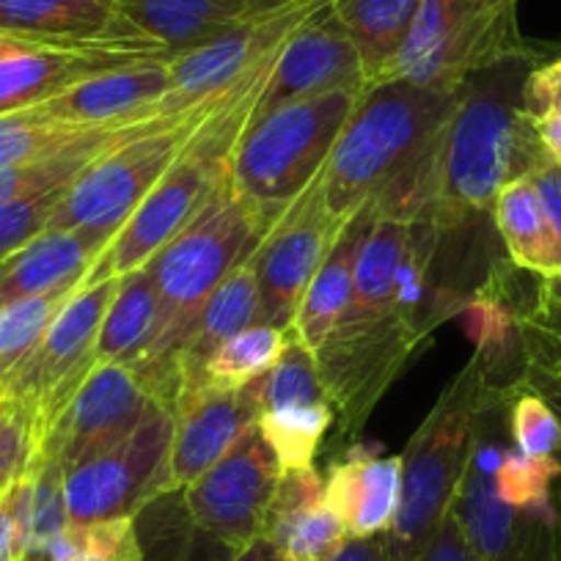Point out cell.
<instances>
[{
  "mask_svg": "<svg viewBox=\"0 0 561 561\" xmlns=\"http://www.w3.org/2000/svg\"><path fill=\"white\" fill-rule=\"evenodd\" d=\"M457 91L371 80L344 122L322 169L325 204L347 224L380 202L397 213L427 209V171Z\"/></svg>",
  "mask_w": 561,
  "mask_h": 561,
  "instance_id": "1",
  "label": "cell"
},
{
  "mask_svg": "<svg viewBox=\"0 0 561 561\" xmlns=\"http://www.w3.org/2000/svg\"><path fill=\"white\" fill-rule=\"evenodd\" d=\"M537 61L539 56L510 58L457 89L427 171V209L440 234L493 215L501 187L545 160L523 111V83Z\"/></svg>",
  "mask_w": 561,
  "mask_h": 561,
  "instance_id": "2",
  "label": "cell"
},
{
  "mask_svg": "<svg viewBox=\"0 0 561 561\" xmlns=\"http://www.w3.org/2000/svg\"><path fill=\"white\" fill-rule=\"evenodd\" d=\"M270 220L234 191L231 174L213 191L191 224L152 259L160 295L158 333L133 364L135 375L152 391V397L174 404L180 391L182 347L196 328L198 314L220 280L251 253L259 251Z\"/></svg>",
  "mask_w": 561,
  "mask_h": 561,
  "instance_id": "3",
  "label": "cell"
},
{
  "mask_svg": "<svg viewBox=\"0 0 561 561\" xmlns=\"http://www.w3.org/2000/svg\"><path fill=\"white\" fill-rule=\"evenodd\" d=\"M510 388L495 386L482 358L473 353L440 391L438 402L399 455L402 499L397 520L386 534L391 561H415L427 548L460 493L484 408Z\"/></svg>",
  "mask_w": 561,
  "mask_h": 561,
  "instance_id": "4",
  "label": "cell"
},
{
  "mask_svg": "<svg viewBox=\"0 0 561 561\" xmlns=\"http://www.w3.org/2000/svg\"><path fill=\"white\" fill-rule=\"evenodd\" d=\"M364 89H333L251 118L231 152L234 191L270 224L320 176Z\"/></svg>",
  "mask_w": 561,
  "mask_h": 561,
  "instance_id": "5",
  "label": "cell"
},
{
  "mask_svg": "<svg viewBox=\"0 0 561 561\" xmlns=\"http://www.w3.org/2000/svg\"><path fill=\"white\" fill-rule=\"evenodd\" d=\"M224 96H215L182 116L160 118L105 149L69 182L47 229L78 231L105 248L149 191L163 180L165 171L191 147V140Z\"/></svg>",
  "mask_w": 561,
  "mask_h": 561,
  "instance_id": "6",
  "label": "cell"
},
{
  "mask_svg": "<svg viewBox=\"0 0 561 561\" xmlns=\"http://www.w3.org/2000/svg\"><path fill=\"white\" fill-rule=\"evenodd\" d=\"M539 56L517 28L510 0H421L402 47L377 80L457 91L471 75L510 58Z\"/></svg>",
  "mask_w": 561,
  "mask_h": 561,
  "instance_id": "7",
  "label": "cell"
},
{
  "mask_svg": "<svg viewBox=\"0 0 561 561\" xmlns=\"http://www.w3.org/2000/svg\"><path fill=\"white\" fill-rule=\"evenodd\" d=\"M438 325L433 317L393 311L360 325L333 328L317 350V364L344 446L355 444L382 393Z\"/></svg>",
  "mask_w": 561,
  "mask_h": 561,
  "instance_id": "8",
  "label": "cell"
},
{
  "mask_svg": "<svg viewBox=\"0 0 561 561\" xmlns=\"http://www.w3.org/2000/svg\"><path fill=\"white\" fill-rule=\"evenodd\" d=\"M510 397L512 388L490 402L479 419L455 512L479 561H561V495L542 504L510 506L495 493L493 473L504 449L490 440V430Z\"/></svg>",
  "mask_w": 561,
  "mask_h": 561,
  "instance_id": "9",
  "label": "cell"
},
{
  "mask_svg": "<svg viewBox=\"0 0 561 561\" xmlns=\"http://www.w3.org/2000/svg\"><path fill=\"white\" fill-rule=\"evenodd\" d=\"M209 118V116H207ZM231 163V149L207 129V122L191 140L182 158L163 174V180L138 204L127 224L113 234L91 264L85 280L122 278L152 262L193 215L207 204Z\"/></svg>",
  "mask_w": 561,
  "mask_h": 561,
  "instance_id": "10",
  "label": "cell"
},
{
  "mask_svg": "<svg viewBox=\"0 0 561 561\" xmlns=\"http://www.w3.org/2000/svg\"><path fill=\"white\" fill-rule=\"evenodd\" d=\"M118 284L122 278H80L34 353L14 369L9 380L0 382L12 402L28 413L34 438L61 413L94 366L96 333L116 298Z\"/></svg>",
  "mask_w": 561,
  "mask_h": 561,
  "instance_id": "11",
  "label": "cell"
},
{
  "mask_svg": "<svg viewBox=\"0 0 561 561\" xmlns=\"http://www.w3.org/2000/svg\"><path fill=\"white\" fill-rule=\"evenodd\" d=\"M331 3L333 0H289L245 18L196 50L171 58V89L147 107V116L152 122L182 116L215 96H224L275 61L289 36Z\"/></svg>",
  "mask_w": 561,
  "mask_h": 561,
  "instance_id": "12",
  "label": "cell"
},
{
  "mask_svg": "<svg viewBox=\"0 0 561 561\" xmlns=\"http://www.w3.org/2000/svg\"><path fill=\"white\" fill-rule=\"evenodd\" d=\"M174 438V404L154 399L138 427L100 457L64 473L69 526L135 517L165 493V468Z\"/></svg>",
  "mask_w": 561,
  "mask_h": 561,
  "instance_id": "13",
  "label": "cell"
},
{
  "mask_svg": "<svg viewBox=\"0 0 561 561\" xmlns=\"http://www.w3.org/2000/svg\"><path fill=\"white\" fill-rule=\"evenodd\" d=\"M344 220L328 209L322 171L264 234L256 251L259 311L256 325L293 328L298 306L331 251Z\"/></svg>",
  "mask_w": 561,
  "mask_h": 561,
  "instance_id": "14",
  "label": "cell"
},
{
  "mask_svg": "<svg viewBox=\"0 0 561 561\" xmlns=\"http://www.w3.org/2000/svg\"><path fill=\"white\" fill-rule=\"evenodd\" d=\"M154 399L133 366L94 360L61 413L34 438V451L61 462L67 473L122 444L144 421Z\"/></svg>",
  "mask_w": 561,
  "mask_h": 561,
  "instance_id": "15",
  "label": "cell"
},
{
  "mask_svg": "<svg viewBox=\"0 0 561 561\" xmlns=\"http://www.w3.org/2000/svg\"><path fill=\"white\" fill-rule=\"evenodd\" d=\"M278 473L273 449L253 424L213 468L182 490V501L198 528L242 548L262 537Z\"/></svg>",
  "mask_w": 561,
  "mask_h": 561,
  "instance_id": "16",
  "label": "cell"
},
{
  "mask_svg": "<svg viewBox=\"0 0 561 561\" xmlns=\"http://www.w3.org/2000/svg\"><path fill=\"white\" fill-rule=\"evenodd\" d=\"M259 404L251 388L187 382L174 397V438L165 468V493L185 490L213 468L256 424Z\"/></svg>",
  "mask_w": 561,
  "mask_h": 561,
  "instance_id": "17",
  "label": "cell"
},
{
  "mask_svg": "<svg viewBox=\"0 0 561 561\" xmlns=\"http://www.w3.org/2000/svg\"><path fill=\"white\" fill-rule=\"evenodd\" d=\"M333 89H366V72L353 39L328 7L280 47L253 107V118L293 100Z\"/></svg>",
  "mask_w": 561,
  "mask_h": 561,
  "instance_id": "18",
  "label": "cell"
},
{
  "mask_svg": "<svg viewBox=\"0 0 561 561\" xmlns=\"http://www.w3.org/2000/svg\"><path fill=\"white\" fill-rule=\"evenodd\" d=\"M174 58L158 42H122V45H80V47H31L0 58V116L25 111L75 83L124 64Z\"/></svg>",
  "mask_w": 561,
  "mask_h": 561,
  "instance_id": "19",
  "label": "cell"
},
{
  "mask_svg": "<svg viewBox=\"0 0 561 561\" xmlns=\"http://www.w3.org/2000/svg\"><path fill=\"white\" fill-rule=\"evenodd\" d=\"M169 89L171 58H149L80 80L72 89L34 105V111L47 122L80 129L152 122L147 107Z\"/></svg>",
  "mask_w": 561,
  "mask_h": 561,
  "instance_id": "20",
  "label": "cell"
},
{
  "mask_svg": "<svg viewBox=\"0 0 561 561\" xmlns=\"http://www.w3.org/2000/svg\"><path fill=\"white\" fill-rule=\"evenodd\" d=\"M325 501L342 520L347 539L382 537L393 526L402 499V457L382 455L375 444H350L328 462Z\"/></svg>",
  "mask_w": 561,
  "mask_h": 561,
  "instance_id": "21",
  "label": "cell"
},
{
  "mask_svg": "<svg viewBox=\"0 0 561 561\" xmlns=\"http://www.w3.org/2000/svg\"><path fill=\"white\" fill-rule=\"evenodd\" d=\"M0 34L58 47L154 42L124 18L118 0H0Z\"/></svg>",
  "mask_w": 561,
  "mask_h": 561,
  "instance_id": "22",
  "label": "cell"
},
{
  "mask_svg": "<svg viewBox=\"0 0 561 561\" xmlns=\"http://www.w3.org/2000/svg\"><path fill=\"white\" fill-rule=\"evenodd\" d=\"M262 537L273 542L280 561H328L344 542L342 520L325 501V479L309 468L278 473Z\"/></svg>",
  "mask_w": 561,
  "mask_h": 561,
  "instance_id": "23",
  "label": "cell"
},
{
  "mask_svg": "<svg viewBox=\"0 0 561 561\" xmlns=\"http://www.w3.org/2000/svg\"><path fill=\"white\" fill-rule=\"evenodd\" d=\"M100 253V242L78 231H42L0 264V309L34 295L75 287Z\"/></svg>",
  "mask_w": 561,
  "mask_h": 561,
  "instance_id": "24",
  "label": "cell"
},
{
  "mask_svg": "<svg viewBox=\"0 0 561 561\" xmlns=\"http://www.w3.org/2000/svg\"><path fill=\"white\" fill-rule=\"evenodd\" d=\"M375 202L360 207L347 224L342 226L339 237L333 240L331 251L322 259L320 270L311 278L309 289H306L304 300L295 314L293 331L306 342V347L317 350L322 347L336 322L342 320L347 311L350 298H353V278H355V259H358L360 240H364L366 229H369L371 218H375Z\"/></svg>",
  "mask_w": 561,
  "mask_h": 561,
  "instance_id": "25",
  "label": "cell"
},
{
  "mask_svg": "<svg viewBox=\"0 0 561 561\" xmlns=\"http://www.w3.org/2000/svg\"><path fill=\"white\" fill-rule=\"evenodd\" d=\"M118 7L140 34L163 45L174 58L259 14L226 0H118Z\"/></svg>",
  "mask_w": 561,
  "mask_h": 561,
  "instance_id": "26",
  "label": "cell"
},
{
  "mask_svg": "<svg viewBox=\"0 0 561 561\" xmlns=\"http://www.w3.org/2000/svg\"><path fill=\"white\" fill-rule=\"evenodd\" d=\"M256 311L259 270L256 253H251L220 280V287L209 295L207 306L198 314L196 328H193L191 339H187V344L180 353V360H176L180 386L202 375L204 364L213 358V353L220 344H226L231 336L245 331V328L256 325Z\"/></svg>",
  "mask_w": 561,
  "mask_h": 561,
  "instance_id": "27",
  "label": "cell"
},
{
  "mask_svg": "<svg viewBox=\"0 0 561 561\" xmlns=\"http://www.w3.org/2000/svg\"><path fill=\"white\" fill-rule=\"evenodd\" d=\"M493 220L515 267L539 278L561 275V248L528 176L501 187L493 204Z\"/></svg>",
  "mask_w": 561,
  "mask_h": 561,
  "instance_id": "28",
  "label": "cell"
},
{
  "mask_svg": "<svg viewBox=\"0 0 561 561\" xmlns=\"http://www.w3.org/2000/svg\"><path fill=\"white\" fill-rule=\"evenodd\" d=\"M160 295L152 262L122 275L118 293L96 333L94 360L133 366L158 333Z\"/></svg>",
  "mask_w": 561,
  "mask_h": 561,
  "instance_id": "29",
  "label": "cell"
},
{
  "mask_svg": "<svg viewBox=\"0 0 561 561\" xmlns=\"http://www.w3.org/2000/svg\"><path fill=\"white\" fill-rule=\"evenodd\" d=\"M144 561H231L237 548L191 520L182 490L158 495L135 515Z\"/></svg>",
  "mask_w": 561,
  "mask_h": 561,
  "instance_id": "30",
  "label": "cell"
},
{
  "mask_svg": "<svg viewBox=\"0 0 561 561\" xmlns=\"http://www.w3.org/2000/svg\"><path fill=\"white\" fill-rule=\"evenodd\" d=\"M419 7L421 0H333L331 12L358 50L366 83L393 61Z\"/></svg>",
  "mask_w": 561,
  "mask_h": 561,
  "instance_id": "31",
  "label": "cell"
},
{
  "mask_svg": "<svg viewBox=\"0 0 561 561\" xmlns=\"http://www.w3.org/2000/svg\"><path fill=\"white\" fill-rule=\"evenodd\" d=\"M333 419L336 413L331 402L295 404V408L264 410L259 413L256 427L273 449L280 471H289V468L314 466Z\"/></svg>",
  "mask_w": 561,
  "mask_h": 561,
  "instance_id": "32",
  "label": "cell"
},
{
  "mask_svg": "<svg viewBox=\"0 0 561 561\" xmlns=\"http://www.w3.org/2000/svg\"><path fill=\"white\" fill-rule=\"evenodd\" d=\"M289 339V328L251 325L220 344L213 358L204 364L202 375L191 382H213L220 388H245L248 382L259 380L273 369L278 355L284 353ZM187 386V382H182Z\"/></svg>",
  "mask_w": 561,
  "mask_h": 561,
  "instance_id": "33",
  "label": "cell"
},
{
  "mask_svg": "<svg viewBox=\"0 0 561 561\" xmlns=\"http://www.w3.org/2000/svg\"><path fill=\"white\" fill-rule=\"evenodd\" d=\"M253 399L259 404V413L264 410L278 408H295V404H317L331 402L322 382L320 364H317V353L306 347L304 339L289 328V339L284 353L273 364L267 375L259 380L248 382Z\"/></svg>",
  "mask_w": 561,
  "mask_h": 561,
  "instance_id": "34",
  "label": "cell"
},
{
  "mask_svg": "<svg viewBox=\"0 0 561 561\" xmlns=\"http://www.w3.org/2000/svg\"><path fill=\"white\" fill-rule=\"evenodd\" d=\"M75 287L53 289V293L23 298L0 309V382L9 380L14 369L34 353L56 311L61 309Z\"/></svg>",
  "mask_w": 561,
  "mask_h": 561,
  "instance_id": "35",
  "label": "cell"
},
{
  "mask_svg": "<svg viewBox=\"0 0 561 561\" xmlns=\"http://www.w3.org/2000/svg\"><path fill=\"white\" fill-rule=\"evenodd\" d=\"M94 129H80L69 127V124L47 122V118H42L34 107L0 116V171L61 152L69 144L85 138V135L94 133Z\"/></svg>",
  "mask_w": 561,
  "mask_h": 561,
  "instance_id": "36",
  "label": "cell"
},
{
  "mask_svg": "<svg viewBox=\"0 0 561 561\" xmlns=\"http://www.w3.org/2000/svg\"><path fill=\"white\" fill-rule=\"evenodd\" d=\"M50 561H144L135 517L69 526L53 548Z\"/></svg>",
  "mask_w": 561,
  "mask_h": 561,
  "instance_id": "37",
  "label": "cell"
},
{
  "mask_svg": "<svg viewBox=\"0 0 561 561\" xmlns=\"http://www.w3.org/2000/svg\"><path fill=\"white\" fill-rule=\"evenodd\" d=\"M506 424H510L512 446L523 457H559L561 451V421L548 402L517 380L506 404Z\"/></svg>",
  "mask_w": 561,
  "mask_h": 561,
  "instance_id": "38",
  "label": "cell"
},
{
  "mask_svg": "<svg viewBox=\"0 0 561 561\" xmlns=\"http://www.w3.org/2000/svg\"><path fill=\"white\" fill-rule=\"evenodd\" d=\"M559 477L561 462L556 457H523L520 451L504 449L493 484L499 499L510 506H531L553 499Z\"/></svg>",
  "mask_w": 561,
  "mask_h": 561,
  "instance_id": "39",
  "label": "cell"
},
{
  "mask_svg": "<svg viewBox=\"0 0 561 561\" xmlns=\"http://www.w3.org/2000/svg\"><path fill=\"white\" fill-rule=\"evenodd\" d=\"M64 191L67 187H56V191L31 193V196H20L14 202L0 204V264L9 256L28 245L31 240L47 231L53 213L61 204Z\"/></svg>",
  "mask_w": 561,
  "mask_h": 561,
  "instance_id": "40",
  "label": "cell"
},
{
  "mask_svg": "<svg viewBox=\"0 0 561 561\" xmlns=\"http://www.w3.org/2000/svg\"><path fill=\"white\" fill-rule=\"evenodd\" d=\"M34 451V430L23 408L7 402L0 408V490L25 468Z\"/></svg>",
  "mask_w": 561,
  "mask_h": 561,
  "instance_id": "41",
  "label": "cell"
},
{
  "mask_svg": "<svg viewBox=\"0 0 561 561\" xmlns=\"http://www.w3.org/2000/svg\"><path fill=\"white\" fill-rule=\"evenodd\" d=\"M523 111L528 118L561 113V56L537 64L523 83Z\"/></svg>",
  "mask_w": 561,
  "mask_h": 561,
  "instance_id": "42",
  "label": "cell"
},
{
  "mask_svg": "<svg viewBox=\"0 0 561 561\" xmlns=\"http://www.w3.org/2000/svg\"><path fill=\"white\" fill-rule=\"evenodd\" d=\"M415 561H479L477 553H473L471 542H468L466 528H462L455 506H451L449 515L440 520V526L435 528L433 539H430L427 548L421 550Z\"/></svg>",
  "mask_w": 561,
  "mask_h": 561,
  "instance_id": "43",
  "label": "cell"
},
{
  "mask_svg": "<svg viewBox=\"0 0 561 561\" xmlns=\"http://www.w3.org/2000/svg\"><path fill=\"white\" fill-rule=\"evenodd\" d=\"M528 180H531L534 191H537L539 204L545 209V218H548L550 229H553L556 242L561 248V165L542 160V163L534 165L528 171Z\"/></svg>",
  "mask_w": 561,
  "mask_h": 561,
  "instance_id": "44",
  "label": "cell"
},
{
  "mask_svg": "<svg viewBox=\"0 0 561 561\" xmlns=\"http://www.w3.org/2000/svg\"><path fill=\"white\" fill-rule=\"evenodd\" d=\"M520 320L561 336V275L539 278L531 309L520 311Z\"/></svg>",
  "mask_w": 561,
  "mask_h": 561,
  "instance_id": "45",
  "label": "cell"
},
{
  "mask_svg": "<svg viewBox=\"0 0 561 561\" xmlns=\"http://www.w3.org/2000/svg\"><path fill=\"white\" fill-rule=\"evenodd\" d=\"M520 336H523V350H526V360H534V364H545V366H559L561 369L559 333L542 331V328L520 320Z\"/></svg>",
  "mask_w": 561,
  "mask_h": 561,
  "instance_id": "46",
  "label": "cell"
},
{
  "mask_svg": "<svg viewBox=\"0 0 561 561\" xmlns=\"http://www.w3.org/2000/svg\"><path fill=\"white\" fill-rule=\"evenodd\" d=\"M520 380L523 386L537 391L539 397L553 408V413L559 415L561 421V369L559 366H545V364H534V360H526V369H523ZM556 460L561 462V451Z\"/></svg>",
  "mask_w": 561,
  "mask_h": 561,
  "instance_id": "47",
  "label": "cell"
},
{
  "mask_svg": "<svg viewBox=\"0 0 561 561\" xmlns=\"http://www.w3.org/2000/svg\"><path fill=\"white\" fill-rule=\"evenodd\" d=\"M328 561H391L386 534L369 539H347Z\"/></svg>",
  "mask_w": 561,
  "mask_h": 561,
  "instance_id": "48",
  "label": "cell"
},
{
  "mask_svg": "<svg viewBox=\"0 0 561 561\" xmlns=\"http://www.w3.org/2000/svg\"><path fill=\"white\" fill-rule=\"evenodd\" d=\"M531 127L545 160L561 165V113H548V116L531 118Z\"/></svg>",
  "mask_w": 561,
  "mask_h": 561,
  "instance_id": "49",
  "label": "cell"
},
{
  "mask_svg": "<svg viewBox=\"0 0 561 561\" xmlns=\"http://www.w3.org/2000/svg\"><path fill=\"white\" fill-rule=\"evenodd\" d=\"M231 561H280L278 550L273 548V542L264 537H256L253 542L242 545V548L234 550Z\"/></svg>",
  "mask_w": 561,
  "mask_h": 561,
  "instance_id": "50",
  "label": "cell"
},
{
  "mask_svg": "<svg viewBox=\"0 0 561 561\" xmlns=\"http://www.w3.org/2000/svg\"><path fill=\"white\" fill-rule=\"evenodd\" d=\"M31 47H45V45H31V42L12 39V36H3V34H0V58H3V56H12V53L31 50Z\"/></svg>",
  "mask_w": 561,
  "mask_h": 561,
  "instance_id": "51",
  "label": "cell"
},
{
  "mask_svg": "<svg viewBox=\"0 0 561 561\" xmlns=\"http://www.w3.org/2000/svg\"><path fill=\"white\" fill-rule=\"evenodd\" d=\"M226 3H237V7L248 9V12H267V9L280 7V3H289V0H226Z\"/></svg>",
  "mask_w": 561,
  "mask_h": 561,
  "instance_id": "52",
  "label": "cell"
},
{
  "mask_svg": "<svg viewBox=\"0 0 561 561\" xmlns=\"http://www.w3.org/2000/svg\"><path fill=\"white\" fill-rule=\"evenodd\" d=\"M510 3H517V0H510Z\"/></svg>",
  "mask_w": 561,
  "mask_h": 561,
  "instance_id": "53",
  "label": "cell"
}]
</instances>
